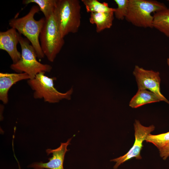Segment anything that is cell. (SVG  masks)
<instances>
[{"instance_id": "6da1fadb", "label": "cell", "mask_w": 169, "mask_h": 169, "mask_svg": "<svg viewBox=\"0 0 169 169\" xmlns=\"http://www.w3.org/2000/svg\"><path fill=\"white\" fill-rule=\"evenodd\" d=\"M39 10L38 6L33 5L24 16L19 18L16 17L10 19L9 25L15 29L20 34L26 37L34 49L37 57L42 59L45 55L42 50L39 39L45 18H43L37 20L34 18L35 14Z\"/></svg>"}, {"instance_id": "7a4b0ae2", "label": "cell", "mask_w": 169, "mask_h": 169, "mask_svg": "<svg viewBox=\"0 0 169 169\" xmlns=\"http://www.w3.org/2000/svg\"><path fill=\"white\" fill-rule=\"evenodd\" d=\"M54 13L61 37L78 32L81 23V6L78 0H57Z\"/></svg>"}, {"instance_id": "3957f363", "label": "cell", "mask_w": 169, "mask_h": 169, "mask_svg": "<svg viewBox=\"0 0 169 169\" xmlns=\"http://www.w3.org/2000/svg\"><path fill=\"white\" fill-rule=\"evenodd\" d=\"M167 8L163 3L153 0H129L128 11L125 19L134 25L153 28L152 13Z\"/></svg>"}, {"instance_id": "277c9868", "label": "cell", "mask_w": 169, "mask_h": 169, "mask_svg": "<svg viewBox=\"0 0 169 169\" xmlns=\"http://www.w3.org/2000/svg\"><path fill=\"white\" fill-rule=\"evenodd\" d=\"M39 39L45 56L50 62H54L65 43L64 38L61 36L54 13L48 18H45Z\"/></svg>"}, {"instance_id": "5b68a950", "label": "cell", "mask_w": 169, "mask_h": 169, "mask_svg": "<svg viewBox=\"0 0 169 169\" xmlns=\"http://www.w3.org/2000/svg\"><path fill=\"white\" fill-rule=\"evenodd\" d=\"M21 49L20 59L16 63L11 64L10 68L18 73H25L29 75L30 79H33L37 74L42 72H50L52 66L48 64H44L38 62L35 50L30 42L23 38L21 34L19 43Z\"/></svg>"}, {"instance_id": "8992f818", "label": "cell", "mask_w": 169, "mask_h": 169, "mask_svg": "<svg viewBox=\"0 0 169 169\" xmlns=\"http://www.w3.org/2000/svg\"><path fill=\"white\" fill-rule=\"evenodd\" d=\"M41 72L33 79H29L27 82L34 91L33 97L35 99H43L45 102L54 103L63 99L70 100L73 92V87L65 93L59 92L54 86L55 77H49Z\"/></svg>"}, {"instance_id": "52a82bcc", "label": "cell", "mask_w": 169, "mask_h": 169, "mask_svg": "<svg viewBox=\"0 0 169 169\" xmlns=\"http://www.w3.org/2000/svg\"><path fill=\"white\" fill-rule=\"evenodd\" d=\"M134 126L135 140L133 146L125 155L110 160V161L115 162L113 167L114 169H117L121 164L132 158L141 159V152L143 147V142L146 141L148 135L151 134L155 128L153 125L148 126H145L136 120H135Z\"/></svg>"}, {"instance_id": "ba28073f", "label": "cell", "mask_w": 169, "mask_h": 169, "mask_svg": "<svg viewBox=\"0 0 169 169\" xmlns=\"http://www.w3.org/2000/svg\"><path fill=\"white\" fill-rule=\"evenodd\" d=\"M137 82L138 90H148L158 95L169 104V101L161 92V79L158 72L148 70L136 65L133 72Z\"/></svg>"}, {"instance_id": "9c48e42d", "label": "cell", "mask_w": 169, "mask_h": 169, "mask_svg": "<svg viewBox=\"0 0 169 169\" xmlns=\"http://www.w3.org/2000/svg\"><path fill=\"white\" fill-rule=\"evenodd\" d=\"M71 139H69L66 142L61 143L60 146L56 149H47L46 152L48 155L52 154V156L49 158L48 162L33 163L29 167L34 169H64L63 163L65 155L68 151L67 147L70 144Z\"/></svg>"}, {"instance_id": "30bf717a", "label": "cell", "mask_w": 169, "mask_h": 169, "mask_svg": "<svg viewBox=\"0 0 169 169\" xmlns=\"http://www.w3.org/2000/svg\"><path fill=\"white\" fill-rule=\"evenodd\" d=\"M20 34L15 29L12 28L0 32V49L8 53L13 64L17 63L21 56V54L17 48Z\"/></svg>"}, {"instance_id": "8fae6325", "label": "cell", "mask_w": 169, "mask_h": 169, "mask_svg": "<svg viewBox=\"0 0 169 169\" xmlns=\"http://www.w3.org/2000/svg\"><path fill=\"white\" fill-rule=\"evenodd\" d=\"M30 79L27 73H0V100L4 104L8 102V92L11 87L17 82Z\"/></svg>"}, {"instance_id": "7c38bea8", "label": "cell", "mask_w": 169, "mask_h": 169, "mask_svg": "<svg viewBox=\"0 0 169 169\" xmlns=\"http://www.w3.org/2000/svg\"><path fill=\"white\" fill-rule=\"evenodd\" d=\"M162 101L161 99L154 93L145 89H139L130 100L129 105L136 108L144 105Z\"/></svg>"}, {"instance_id": "4fadbf2b", "label": "cell", "mask_w": 169, "mask_h": 169, "mask_svg": "<svg viewBox=\"0 0 169 169\" xmlns=\"http://www.w3.org/2000/svg\"><path fill=\"white\" fill-rule=\"evenodd\" d=\"M114 15V12L91 13L89 21L91 23L95 24L96 32L100 33L111 27Z\"/></svg>"}, {"instance_id": "5bb4252c", "label": "cell", "mask_w": 169, "mask_h": 169, "mask_svg": "<svg viewBox=\"0 0 169 169\" xmlns=\"http://www.w3.org/2000/svg\"><path fill=\"white\" fill-rule=\"evenodd\" d=\"M153 17V28L169 37V8L154 13Z\"/></svg>"}, {"instance_id": "9a60e30c", "label": "cell", "mask_w": 169, "mask_h": 169, "mask_svg": "<svg viewBox=\"0 0 169 169\" xmlns=\"http://www.w3.org/2000/svg\"><path fill=\"white\" fill-rule=\"evenodd\" d=\"M57 0H24L23 3L28 4L31 3L38 5L40 10L43 13L44 18L47 19L54 13L55 8Z\"/></svg>"}, {"instance_id": "2e32d148", "label": "cell", "mask_w": 169, "mask_h": 169, "mask_svg": "<svg viewBox=\"0 0 169 169\" xmlns=\"http://www.w3.org/2000/svg\"><path fill=\"white\" fill-rule=\"evenodd\" d=\"M86 12L90 13H104L114 12L115 8L109 6L106 2L101 3L97 0H82Z\"/></svg>"}, {"instance_id": "e0dca14e", "label": "cell", "mask_w": 169, "mask_h": 169, "mask_svg": "<svg viewBox=\"0 0 169 169\" xmlns=\"http://www.w3.org/2000/svg\"><path fill=\"white\" fill-rule=\"evenodd\" d=\"M146 141L153 144L159 150L169 143V131L155 135L150 134L147 137Z\"/></svg>"}, {"instance_id": "ac0fdd59", "label": "cell", "mask_w": 169, "mask_h": 169, "mask_svg": "<svg viewBox=\"0 0 169 169\" xmlns=\"http://www.w3.org/2000/svg\"><path fill=\"white\" fill-rule=\"evenodd\" d=\"M117 7L114 12L116 18L119 20L125 19L128 11L129 0H114Z\"/></svg>"}, {"instance_id": "d6986e66", "label": "cell", "mask_w": 169, "mask_h": 169, "mask_svg": "<svg viewBox=\"0 0 169 169\" xmlns=\"http://www.w3.org/2000/svg\"><path fill=\"white\" fill-rule=\"evenodd\" d=\"M159 150L161 157L163 160H166L169 157V143Z\"/></svg>"}, {"instance_id": "ffe728a7", "label": "cell", "mask_w": 169, "mask_h": 169, "mask_svg": "<svg viewBox=\"0 0 169 169\" xmlns=\"http://www.w3.org/2000/svg\"><path fill=\"white\" fill-rule=\"evenodd\" d=\"M16 160H17V161L18 162V168L19 169H21V168H20V165L19 164V162L18 161V160L16 158V157H15Z\"/></svg>"}, {"instance_id": "44dd1931", "label": "cell", "mask_w": 169, "mask_h": 169, "mask_svg": "<svg viewBox=\"0 0 169 169\" xmlns=\"http://www.w3.org/2000/svg\"><path fill=\"white\" fill-rule=\"evenodd\" d=\"M167 64L169 66V58L167 59Z\"/></svg>"}, {"instance_id": "7402d4cb", "label": "cell", "mask_w": 169, "mask_h": 169, "mask_svg": "<svg viewBox=\"0 0 169 169\" xmlns=\"http://www.w3.org/2000/svg\"><path fill=\"white\" fill-rule=\"evenodd\" d=\"M168 1H169V0H168Z\"/></svg>"}]
</instances>
